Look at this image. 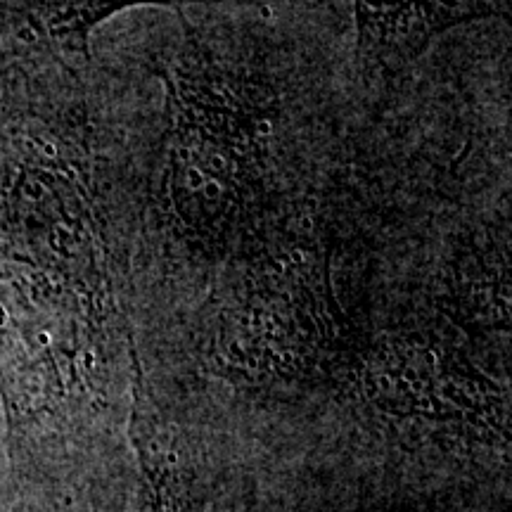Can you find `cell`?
Wrapping results in <instances>:
<instances>
[{"instance_id": "7a4b0ae2", "label": "cell", "mask_w": 512, "mask_h": 512, "mask_svg": "<svg viewBox=\"0 0 512 512\" xmlns=\"http://www.w3.org/2000/svg\"><path fill=\"white\" fill-rule=\"evenodd\" d=\"M491 15L496 0H354L358 62L368 72H396L448 29Z\"/></svg>"}, {"instance_id": "6da1fadb", "label": "cell", "mask_w": 512, "mask_h": 512, "mask_svg": "<svg viewBox=\"0 0 512 512\" xmlns=\"http://www.w3.org/2000/svg\"><path fill=\"white\" fill-rule=\"evenodd\" d=\"M247 3V0H0V64L36 57L72 60L88 53L102 22L138 5Z\"/></svg>"}, {"instance_id": "3957f363", "label": "cell", "mask_w": 512, "mask_h": 512, "mask_svg": "<svg viewBox=\"0 0 512 512\" xmlns=\"http://www.w3.org/2000/svg\"><path fill=\"white\" fill-rule=\"evenodd\" d=\"M150 491L145 496L143 512H190V501L185 494H174L176 479L171 472H147Z\"/></svg>"}]
</instances>
